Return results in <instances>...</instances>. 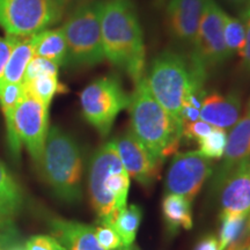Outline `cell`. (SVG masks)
<instances>
[{
    "label": "cell",
    "instance_id": "cell-27",
    "mask_svg": "<svg viewBox=\"0 0 250 250\" xmlns=\"http://www.w3.org/2000/svg\"><path fill=\"white\" fill-rule=\"evenodd\" d=\"M58 71H59L58 64L49 61V59L34 56V58L31 59L30 62L27 66L26 73H24V78H23V83L35 79V78H40V77H49V76L58 77Z\"/></svg>",
    "mask_w": 250,
    "mask_h": 250
},
{
    "label": "cell",
    "instance_id": "cell-24",
    "mask_svg": "<svg viewBox=\"0 0 250 250\" xmlns=\"http://www.w3.org/2000/svg\"><path fill=\"white\" fill-rule=\"evenodd\" d=\"M24 95L23 83H12L1 81L0 83V105L4 112L7 132L12 129L14 111Z\"/></svg>",
    "mask_w": 250,
    "mask_h": 250
},
{
    "label": "cell",
    "instance_id": "cell-33",
    "mask_svg": "<svg viewBox=\"0 0 250 250\" xmlns=\"http://www.w3.org/2000/svg\"><path fill=\"white\" fill-rule=\"evenodd\" d=\"M15 43V36H7L5 39L0 37V83L2 81V76L7 64L9 56L12 54Z\"/></svg>",
    "mask_w": 250,
    "mask_h": 250
},
{
    "label": "cell",
    "instance_id": "cell-15",
    "mask_svg": "<svg viewBox=\"0 0 250 250\" xmlns=\"http://www.w3.org/2000/svg\"><path fill=\"white\" fill-rule=\"evenodd\" d=\"M250 156V112L247 111L243 116L236 122L227 134V143L224 152V161L219 166L213 179L214 189L218 190L227 175L232 171L237 165L241 164L245 159Z\"/></svg>",
    "mask_w": 250,
    "mask_h": 250
},
{
    "label": "cell",
    "instance_id": "cell-17",
    "mask_svg": "<svg viewBox=\"0 0 250 250\" xmlns=\"http://www.w3.org/2000/svg\"><path fill=\"white\" fill-rule=\"evenodd\" d=\"M51 228L54 235L68 250H105L96 240L95 227L55 219L51 221Z\"/></svg>",
    "mask_w": 250,
    "mask_h": 250
},
{
    "label": "cell",
    "instance_id": "cell-32",
    "mask_svg": "<svg viewBox=\"0 0 250 250\" xmlns=\"http://www.w3.org/2000/svg\"><path fill=\"white\" fill-rule=\"evenodd\" d=\"M240 19L246 27V42L240 57L242 58V68L250 73V7L240 13Z\"/></svg>",
    "mask_w": 250,
    "mask_h": 250
},
{
    "label": "cell",
    "instance_id": "cell-7",
    "mask_svg": "<svg viewBox=\"0 0 250 250\" xmlns=\"http://www.w3.org/2000/svg\"><path fill=\"white\" fill-rule=\"evenodd\" d=\"M62 0H0V27L7 36H33L61 20Z\"/></svg>",
    "mask_w": 250,
    "mask_h": 250
},
{
    "label": "cell",
    "instance_id": "cell-28",
    "mask_svg": "<svg viewBox=\"0 0 250 250\" xmlns=\"http://www.w3.org/2000/svg\"><path fill=\"white\" fill-rule=\"evenodd\" d=\"M95 236L100 246L105 250H118L125 249L122 243L120 236L116 230L110 225L100 223L98 227H95Z\"/></svg>",
    "mask_w": 250,
    "mask_h": 250
},
{
    "label": "cell",
    "instance_id": "cell-30",
    "mask_svg": "<svg viewBox=\"0 0 250 250\" xmlns=\"http://www.w3.org/2000/svg\"><path fill=\"white\" fill-rule=\"evenodd\" d=\"M24 250H66V248L61 245L55 237L36 235L28 240Z\"/></svg>",
    "mask_w": 250,
    "mask_h": 250
},
{
    "label": "cell",
    "instance_id": "cell-20",
    "mask_svg": "<svg viewBox=\"0 0 250 250\" xmlns=\"http://www.w3.org/2000/svg\"><path fill=\"white\" fill-rule=\"evenodd\" d=\"M162 212L170 232H177L181 228L190 229L192 227V215L190 201L182 196L169 193L162 202Z\"/></svg>",
    "mask_w": 250,
    "mask_h": 250
},
{
    "label": "cell",
    "instance_id": "cell-2",
    "mask_svg": "<svg viewBox=\"0 0 250 250\" xmlns=\"http://www.w3.org/2000/svg\"><path fill=\"white\" fill-rule=\"evenodd\" d=\"M131 131L156 161L176 154L182 138L183 125L176 122L156 101L146 77L134 83L130 96Z\"/></svg>",
    "mask_w": 250,
    "mask_h": 250
},
{
    "label": "cell",
    "instance_id": "cell-31",
    "mask_svg": "<svg viewBox=\"0 0 250 250\" xmlns=\"http://www.w3.org/2000/svg\"><path fill=\"white\" fill-rule=\"evenodd\" d=\"M15 236L17 232L14 228L13 217L0 206V245L9 246Z\"/></svg>",
    "mask_w": 250,
    "mask_h": 250
},
{
    "label": "cell",
    "instance_id": "cell-38",
    "mask_svg": "<svg viewBox=\"0 0 250 250\" xmlns=\"http://www.w3.org/2000/svg\"><path fill=\"white\" fill-rule=\"evenodd\" d=\"M249 246V245H248ZM248 246H246V247H243V248H241L240 250H249V247Z\"/></svg>",
    "mask_w": 250,
    "mask_h": 250
},
{
    "label": "cell",
    "instance_id": "cell-37",
    "mask_svg": "<svg viewBox=\"0 0 250 250\" xmlns=\"http://www.w3.org/2000/svg\"><path fill=\"white\" fill-rule=\"evenodd\" d=\"M8 250H24V248H22V247H13V248H11Z\"/></svg>",
    "mask_w": 250,
    "mask_h": 250
},
{
    "label": "cell",
    "instance_id": "cell-40",
    "mask_svg": "<svg viewBox=\"0 0 250 250\" xmlns=\"http://www.w3.org/2000/svg\"><path fill=\"white\" fill-rule=\"evenodd\" d=\"M62 1H64V2H65V1H66V0H62Z\"/></svg>",
    "mask_w": 250,
    "mask_h": 250
},
{
    "label": "cell",
    "instance_id": "cell-36",
    "mask_svg": "<svg viewBox=\"0 0 250 250\" xmlns=\"http://www.w3.org/2000/svg\"><path fill=\"white\" fill-rule=\"evenodd\" d=\"M168 1H169V0H154V4L158 8H164L165 6L168 4Z\"/></svg>",
    "mask_w": 250,
    "mask_h": 250
},
{
    "label": "cell",
    "instance_id": "cell-13",
    "mask_svg": "<svg viewBox=\"0 0 250 250\" xmlns=\"http://www.w3.org/2000/svg\"><path fill=\"white\" fill-rule=\"evenodd\" d=\"M206 0H169L166 7V22L176 42L192 46Z\"/></svg>",
    "mask_w": 250,
    "mask_h": 250
},
{
    "label": "cell",
    "instance_id": "cell-18",
    "mask_svg": "<svg viewBox=\"0 0 250 250\" xmlns=\"http://www.w3.org/2000/svg\"><path fill=\"white\" fill-rule=\"evenodd\" d=\"M34 55L56 62L59 66L65 65L67 56L66 39L62 28L45 29L33 35Z\"/></svg>",
    "mask_w": 250,
    "mask_h": 250
},
{
    "label": "cell",
    "instance_id": "cell-3",
    "mask_svg": "<svg viewBox=\"0 0 250 250\" xmlns=\"http://www.w3.org/2000/svg\"><path fill=\"white\" fill-rule=\"evenodd\" d=\"M208 74L180 54L165 51L153 59L148 76V87L165 110L182 124L181 111L189 93L202 90Z\"/></svg>",
    "mask_w": 250,
    "mask_h": 250
},
{
    "label": "cell",
    "instance_id": "cell-21",
    "mask_svg": "<svg viewBox=\"0 0 250 250\" xmlns=\"http://www.w3.org/2000/svg\"><path fill=\"white\" fill-rule=\"evenodd\" d=\"M140 220H142V210L137 205L124 206L117 212L109 221H100L110 225L116 230L125 249H130L136 239Z\"/></svg>",
    "mask_w": 250,
    "mask_h": 250
},
{
    "label": "cell",
    "instance_id": "cell-35",
    "mask_svg": "<svg viewBox=\"0 0 250 250\" xmlns=\"http://www.w3.org/2000/svg\"><path fill=\"white\" fill-rule=\"evenodd\" d=\"M230 7L236 9L239 13L246 11L247 8L250 7V0H225Z\"/></svg>",
    "mask_w": 250,
    "mask_h": 250
},
{
    "label": "cell",
    "instance_id": "cell-16",
    "mask_svg": "<svg viewBox=\"0 0 250 250\" xmlns=\"http://www.w3.org/2000/svg\"><path fill=\"white\" fill-rule=\"evenodd\" d=\"M241 114V99L239 94L224 95L218 92L205 94L202 102L201 120L212 126L228 130L236 124Z\"/></svg>",
    "mask_w": 250,
    "mask_h": 250
},
{
    "label": "cell",
    "instance_id": "cell-11",
    "mask_svg": "<svg viewBox=\"0 0 250 250\" xmlns=\"http://www.w3.org/2000/svg\"><path fill=\"white\" fill-rule=\"evenodd\" d=\"M212 170V160L199 151L176 153L167 171L166 192L182 196L191 202L211 176Z\"/></svg>",
    "mask_w": 250,
    "mask_h": 250
},
{
    "label": "cell",
    "instance_id": "cell-23",
    "mask_svg": "<svg viewBox=\"0 0 250 250\" xmlns=\"http://www.w3.org/2000/svg\"><path fill=\"white\" fill-rule=\"evenodd\" d=\"M23 86L28 93L42 101L43 104L48 108L56 94L64 93L66 90L59 83L58 77L54 76L35 78V79L23 83Z\"/></svg>",
    "mask_w": 250,
    "mask_h": 250
},
{
    "label": "cell",
    "instance_id": "cell-26",
    "mask_svg": "<svg viewBox=\"0 0 250 250\" xmlns=\"http://www.w3.org/2000/svg\"><path fill=\"white\" fill-rule=\"evenodd\" d=\"M227 143V131L214 127L213 131L208 137L199 140V152L206 158L221 159L224 155L225 147Z\"/></svg>",
    "mask_w": 250,
    "mask_h": 250
},
{
    "label": "cell",
    "instance_id": "cell-19",
    "mask_svg": "<svg viewBox=\"0 0 250 250\" xmlns=\"http://www.w3.org/2000/svg\"><path fill=\"white\" fill-rule=\"evenodd\" d=\"M33 36H15V43L6 64L2 81L12 83H23L24 73L31 59L34 58Z\"/></svg>",
    "mask_w": 250,
    "mask_h": 250
},
{
    "label": "cell",
    "instance_id": "cell-6",
    "mask_svg": "<svg viewBox=\"0 0 250 250\" xmlns=\"http://www.w3.org/2000/svg\"><path fill=\"white\" fill-rule=\"evenodd\" d=\"M67 44L65 65L92 67L105 59L101 31V2L83 4L62 26Z\"/></svg>",
    "mask_w": 250,
    "mask_h": 250
},
{
    "label": "cell",
    "instance_id": "cell-10",
    "mask_svg": "<svg viewBox=\"0 0 250 250\" xmlns=\"http://www.w3.org/2000/svg\"><path fill=\"white\" fill-rule=\"evenodd\" d=\"M226 17V12L214 0H206L190 57L193 64L206 74L230 58L224 36Z\"/></svg>",
    "mask_w": 250,
    "mask_h": 250
},
{
    "label": "cell",
    "instance_id": "cell-5",
    "mask_svg": "<svg viewBox=\"0 0 250 250\" xmlns=\"http://www.w3.org/2000/svg\"><path fill=\"white\" fill-rule=\"evenodd\" d=\"M41 167L59 198L76 203L81 198L83 161L76 140L61 127L52 126L46 137Z\"/></svg>",
    "mask_w": 250,
    "mask_h": 250
},
{
    "label": "cell",
    "instance_id": "cell-4",
    "mask_svg": "<svg viewBox=\"0 0 250 250\" xmlns=\"http://www.w3.org/2000/svg\"><path fill=\"white\" fill-rule=\"evenodd\" d=\"M130 176L122 164L114 142L103 145L93 156L89 192L100 221H109L126 206Z\"/></svg>",
    "mask_w": 250,
    "mask_h": 250
},
{
    "label": "cell",
    "instance_id": "cell-14",
    "mask_svg": "<svg viewBox=\"0 0 250 250\" xmlns=\"http://www.w3.org/2000/svg\"><path fill=\"white\" fill-rule=\"evenodd\" d=\"M218 190H220V218L250 213V156L227 175Z\"/></svg>",
    "mask_w": 250,
    "mask_h": 250
},
{
    "label": "cell",
    "instance_id": "cell-9",
    "mask_svg": "<svg viewBox=\"0 0 250 250\" xmlns=\"http://www.w3.org/2000/svg\"><path fill=\"white\" fill-rule=\"evenodd\" d=\"M129 102L130 96L114 76L92 81L80 93L83 116L102 137L108 136L118 114L129 107Z\"/></svg>",
    "mask_w": 250,
    "mask_h": 250
},
{
    "label": "cell",
    "instance_id": "cell-41",
    "mask_svg": "<svg viewBox=\"0 0 250 250\" xmlns=\"http://www.w3.org/2000/svg\"><path fill=\"white\" fill-rule=\"evenodd\" d=\"M249 250H250V247H249Z\"/></svg>",
    "mask_w": 250,
    "mask_h": 250
},
{
    "label": "cell",
    "instance_id": "cell-34",
    "mask_svg": "<svg viewBox=\"0 0 250 250\" xmlns=\"http://www.w3.org/2000/svg\"><path fill=\"white\" fill-rule=\"evenodd\" d=\"M195 250H219L218 237L214 235H208L197 243Z\"/></svg>",
    "mask_w": 250,
    "mask_h": 250
},
{
    "label": "cell",
    "instance_id": "cell-39",
    "mask_svg": "<svg viewBox=\"0 0 250 250\" xmlns=\"http://www.w3.org/2000/svg\"><path fill=\"white\" fill-rule=\"evenodd\" d=\"M247 111L250 112V100H249V102H248V108H247Z\"/></svg>",
    "mask_w": 250,
    "mask_h": 250
},
{
    "label": "cell",
    "instance_id": "cell-22",
    "mask_svg": "<svg viewBox=\"0 0 250 250\" xmlns=\"http://www.w3.org/2000/svg\"><path fill=\"white\" fill-rule=\"evenodd\" d=\"M22 198V192L17 181L0 161V206L13 217L20 210Z\"/></svg>",
    "mask_w": 250,
    "mask_h": 250
},
{
    "label": "cell",
    "instance_id": "cell-29",
    "mask_svg": "<svg viewBox=\"0 0 250 250\" xmlns=\"http://www.w3.org/2000/svg\"><path fill=\"white\" fill-rule=\"evenodd\" d=\"M213 129L214 126H212V125L206 123L204 121L198 120L196 122H188V123H183L182 137L188 140L199 142V140L208 137L213 131Z\"/></svg>",
    "mask_w": 250,
    "mask_h": 250
},
{
    "label": "cell",
    "instance_id": "cell-1",
    "mask_svg": "<svg viewBox=\"0 0 250 250\" xmlns=\"http://www.w3.org/2000/svg\"><path fill=\"white\" fill-rule=\"evenodd\" d=\"M101 31L105 59L133 83L144 77L146 49L136 7L131 0L101 1Z\"/></svg>",
    "mask_w": 250,
    "mask_h": 250
},
{
    "label": "cell",
    "instance_id": "cell-25",
    "mask_svg": "<svg viewBox=\"0 0 250 250\" xmlns=\"http://www.w3.org/2000/svg\"><path fill=\"white\" fill-rule=\"evenodd\" d=\"M225 44L230 57L234 54L241 55L246 42V27L241 19L229 17L227 14L224 28Z\"/></svg>",
    "mask_w": 250,
    "mask_h": 250
},
{
    "label": "cell",
    "instance_id": "cell-12",
    "mask_svg": "<svg viewBox=\"0 0 250 250\" xmlns=\"http://www.w3.org/2000/svg\"><path fill=\"white\" fill-rule=\"evenodd\" d=\"M112 142L127 175L144 187L152 186L160 175L162 162L153 158L132 131H127Z\"/></svg>",
    "mask_w": 250,
    "mask_h": 250
},
{
    "label": "cell",
    "instance_id": "cell-8",
    "mask_svg": "<svg viewBox=\"0 0 250 250\" xmlns=\"http://www.w3.org/2000/svg\"><path fill=\"white\" fill-rule=\"evenodd\" d=\"M49 132V108L24 89V95L14 111L12 129L7 132L11 151L20 154L24 144L33 160L41 167Z\"/></svg>",
    "mask_w": 250,
    "mask_h": 250
}]
</instances>
